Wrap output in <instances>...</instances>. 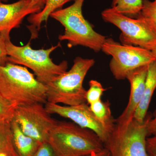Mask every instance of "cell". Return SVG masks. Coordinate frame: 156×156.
<instances>
[{"mask_svg":"<svg viewBox=\"0 0 156 156\" xmlns=\"http://www.w3.org/2000/svg\"><path fill=\"white\" fill-rule=\"evenodd\" d=\"M156 89V59L149 65L144 92L142 99L134 115L135 119L143 122L147 114L148 109Z\"/></svg>","mask_w":156,"mask_h":156,"instance_id":"13","label":"cell"},{"mask_svg":"<svg viewBox=\"0 0 156 156\" xmlns=\"http://www.w3.org/2000/svg\"><path fill=\"white\" fill-rule=\"evenodd\" d=\"M11 124L13 142L18 156L34 155L42 143L24 134L14 120L11 121Z\"/></svg>","mask_w":156,"mask_h":156,"instance_id":"15","label":"cell"},{"mask_svg":"<svg viewBox=\"0 0 156 156\" xmlns=\"http://www.w3.org/2000/svg\"><path fill=\"white\" fill-rule=\"evenodd\" d=\"M147 129L149 135L156 136V108L153 114V118H150L147 123Z\"/></svg>","mask_w":156,"mask_h":156,"instance_id":"25","label":"cell"},{"mask_svg":"<svg viewBox=\"0 0 156 156\" xmlns=\"http://www.w3.org/2000/svg\"><path fill=\"white\" fill-rule=\"evenodd\" d=\"M95 63L93 58L76 57L69 71L46 85L48 102L66 105L87 103V90L83 84L87 73Z\"/></svg>","mask_w":156,"mask_h":156,"instance_id":"4","label":"cell"},{"mask_svg":"<svg viewBox=\"0 0 156 156\" xmlns=\"http://www.w3.org/2000/svg\"><path fill=\"white\" fill-rule=\"evenodd\" d=\"M1 1L2 2H7L9 0H1ZM31 2L33 6L38 7L42 10L44 7L46 0H31Z\"/></svg>","mask_w":156,"mask_h":156,"instance_id":"26","label":"cell"},{"mask_svg":"<svg viewBox=\"0 0 156 156\" xmlns=\"http://www.w3.org/2000/svg\"><path fill=\"white\" fill-rule=\"evenodd\" d=\"M13 120L24 134L42 144L48 142L50 131L57 122L40 103L15 108Z\"/></svg>","mask_w":156,"mask_h":156,"instance_id":"9","label":"cell"},{"mask_svg":"<svg viewBox=\"0 0 156 156\" xmlns=\"http://www.w3.org/2000/svg\"><path fill=\"white\" fill-rule=\"evenodd\" d=\"M84 1L74 0L71 5L54 11L50 17L64 27V34L58 37L59 41H67L70 48L82 46L98 52L106 38L95 31L85 19L82 11Z\"/></svg>","mask_w":156,"mask_h":156,"instance_id":"3","label":"cell"},{"mask_svg":"<svg viewBox=\"0 0 156 156\" xmlns=\"http://www.w3.org/2000/svg\"><path fill=\"white\" fill-rule=\"evenodd\" d=\"M47 89L26 67L9 62L0 65V93L15 108L46 104Z\"/></svg>","mask_w":156,"mask_h":156,"instance_id":"1","label":"cell"},{"mask_svg":"<svg viewBox=\"0 0 156 156\" xmlns=\"http://www.w3.org/2000/svg\"><path fill=\"white\" fill-rule=\"evenodd\" d=\"M149 65L134 70L127 76L126 79L129 81L131 86L129 100L124 111L115 120L117 124H126L134 118L135 112L143 95Z\"/></svg>","mask_w":156,"mask_h":156,"instance_id":"12","label":"cell"},{"mask_svg":"<svg viewBox=\"0 0 156 156\" xmlns=\"http://www.w3.org/2000/svg\"><path fill=\"white\" fill-rule=\"evenodd\" d=\"M146 144L148 156H156V136L148 137Z\"/></svg>","mask_w":156,"mask_h":156,"instance_id":"24","label":"cell"},{"mask_svg":"<svg viewBox=\"0 0 156 156\" xmlns=\"http://www.w3.org/2000/svg\"><path fill=\"white\" fill-rule=\"evenodd\" d=\"M41 11L32 5L31 0H19L9 4L0 0V33H10L12 30L20 27L26 17Z\"/></svg>","mask_w":156,"mask_h":156,"instance_id":"11","label":"cell"},{"mask_svg":"<svg viewBox=\"0 0 156 156\" xmlns=\"http://www.w3.org/2000/svg\"><path fill=\"white\" fill-rule=\"evenodd\" d=\"M136 17L143 20L156 33V0H143V6Z\"/></svg>","mask_w":156,"mask_h":156,"instance_id":"19","label":"cell"},{"mask_svg":"<svg viewBox=\"0 0 156 156\" xmlns=\"http://www.w3.org/2000/svg\"><path fill=\"white\" fill-rule=\"evenodd\" d=\"M15 107L0 93V119L11 122L14 119Z\"/></svg>","mask_w":156,"mask_h":156,"instance_id":"21","label":"cell"},{"mask_svg":"<svg viewBox=\"0 0 156 156\" xmlns=\"http://www.w3.org/2000/svg\"><path fill=\"white\" fill-rule=\"evenodd\" d=\"M101 50L112 56L110 69L118 80L126 79L131 72L156 60L150 50L137 46L120 44L112 38H106Z\"/></svg>","mask_w":156,"mask_h":156,"instance_id":"7","label":"cell"},{"mask_svg":"<svg viewBox=\"0 0 156 156\" xmlns=\"http://www.w3.org/2000/svg\"><path fill=\"white\" fill-rule=\"evenodd\" d=\"M83 156H111V155L108 150L106 147H105L103 150L100 152Z\"/></svg>","mask_w":156,"mask_h":156,"instance_id":"27","label":"cell"},{"mask_svg":"<svg viewBox=\"0 0 156 156\" xmlns=\"http://www.w3.org/2000/svg\"><path fill=\"white\" fill-rule=\"evenodd\" d=\"M151 117L147 114L142 122L133 118L126 124L115 123L104 144L111 156H149L146 142L147 123Z\"/></svg>","mask_w":156,"mask_h":156,"instance_id":"6","label":"cell"},{"mask_svg":"<svg viewBox=\"0 0 156 156\" xmlns=\"http://www.w3.org/2000/svg\"><path fill=\"white\" fill-rule=\"evenodd\" d=\"M60 47L59 42L48 49L34 50L31 47L30 41L19 47L12 44L9 38L6 43L8 62L30 69L37 80L46 85L67 71V61L56 64L50 57L51 53Z\"/></svg>","mask_w":156,"mask_h":156,"instance_id":"5","label":"cell"},{"mask_svg":"<svg viewBox=\"0 0 156 156\" xmlns=\"http://www.w3.org/2000/svg\"><path fill=\"white\" fill-rule=\"evenodd\" d=\"M89 88L87 90L86 100L88 104H92L101 100V97L105 89L101 83L95 80H91L89 83Z\"/></svg>","mask_w":156,"mask_h":156,"instance_id":"20","label":"cell"},{"mask_svg":"<svg viewBox=\"0 0 156 156\" xmlns=\"http://www.w3.org/2000/svg\"><path fill=\"white\" fill-rule=\"evenodd\" d=\"M45 107L50 115L56 114L69 119L78 126L94 131L104 144L107 141L111 131L98 119L88 104L62 106L47 102Z\"/></svg>","mask_w":156,"mask_h":156,"instance_id":"10","label":"cell"},{"mask_svg":"<svg viewBox=\"0 0 156 156\" xmlns=\"http://www.w3.org/2000/svg\"><path fill=\"white\" fill-rule=\"evenodd\" d=\"M92 112L98 119L111 132L115 125V120L113 118L110 104L108 101L100 100L89 105Z\"/></svg>","mask_w":156,"mask_h":156,"instance_id":"17","label":"cell"},{"mask_svg":"<svg viewBox=\"0 0 156 156\" xmlns=\"http://www.w3.org/2000/svg\"><path fill=\"white\" fill-rule=\"evenodd\" d=\"M101 17L121 30L122 44L133 45L152 51L156 47V33L139 17L126 16L111 8L104 10Z\"/></svg>","mask_w":156,"mask_h":156,"instance_id":"8","label":"cell"},{"mask_svg":"<svg viewBox=\"0 0 156 156\" xmlns=\"http://www.w3.org/2000/svg\"><path fill=\"white\" fill-rule=\"evenodd\" d=\"M73 0H46L44 9L37 13L30 15L28 18L30 25L27 28L30 31L31 39L37 38L42 23L47 21L50 14L61 9L66 4Z\"/></svg>","mask_w":156,"mask_h":156,"instance_id":"14","label":"cell"},{"mask_svg":"<svg viewBox=\"0 0 156 156\" xmlns=\"http://www.w3.org/2000/svg\"><path fill=\"white\" fill-rule=\"evenodd\" d=\"M34 156H56L48 142L42 144Z\"/></svg>","mask_w":156,"mask_h":156,"instance_id":"23","label":"cell"},{"mask_svg":"<svg viewBox=\"0 0 156 156\" xmlns=\"http://www.w3.org/2000/svg\"><path fill=\"white\" fill-rule=\"evenodd\" d=\"M48 143L56 156H83L105 147L94 131L73 122L57 121L50 131Z\"/></svg>","mask_w":156,"mask_h":156,"instance_id":"2","label":"cell"},{"mask_svg":"<svg viewBox=\"0 0 156 156\" xmlns=\"http://www.w3.org/2000/svg\"><path fill=\"white\" fill-rule=\"evenodd\" d=\"M10 33H0V65L4 66L9 62L8 60L6 43L10 38Z\"/></svg>","mask_w":156,"mask_h":156,"instance_id":"22","label":"cell"},{"mask_svg":"<svg viewBox=\"0 0 156 156\" xmlns=\"http://www.w3.org/2000/svg\"><path fill=\"white\" fill-rule=\"evenodd\" d=\"M151 51L152 53L153 54L155 58L156 59V47L154 50H152Z\"/></svg>","mask_w":156,"mask_h":156,"instance_id":"28","label":"cell"},{"mask_svg":"<svg viewBox=\"0 0 156 156\" xmlns=\"http://www.w3.org/2000/svg\"><path fill=\"white\" fill-rule=\"evenodd\" d=\"M143 0H113L112 8L128 17H137L142 10Z\"/></svg>","mask_w":156,"mask_h":156,"instance_id":"18","label":"cell"},{"mask_svg":"<svg viewBox=\"0 0 156 156\" xmlns=\"http://www.w3.org/2000/svg\"><path fill=\"white\" fill-rule=\"evenodd\" d=\"M11 122L0 119V156H19L13 142Z\"/></svg>","mask_w":156,"mask_h":156,"instance_id":"16","label":"cell"}]
</instances>
